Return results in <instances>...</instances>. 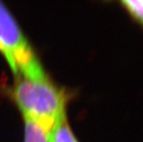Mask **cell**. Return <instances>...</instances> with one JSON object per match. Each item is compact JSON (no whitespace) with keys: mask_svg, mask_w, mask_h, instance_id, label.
<instances>
[{"mask_svg":"<svg viewBox=\"0 0 143 142\" xmlns=\"http://www.w3.org/2000/svg\"><path fill=\"white\" fill-rule=\"evenodd\" d=\"M0 53H1L3 56L4 57V58L6 59V61L8 62V64H9L10 69L11 70L14 72V74L15 75H18L19 74H18V70H17V68L15 66V64L14 62V60L12 59V57H10V55L9 54V52L6 51V49L4 48V46H3V45L1 44V42H0Z\"/></svg>","mask_w":143,"mask_h":142,"instance_id":"cell-6","label":"cell"},{"mask_svg":"<svg viewBox=\"0 0 143 142\" xmlns=\"http://www.w3.org/2000/svg\"><path fill=\"white\" fill-rule=\"evenodd\" d=\"M24 142H51V134L34 121L24 118Z\"/></svg>","mask_w":143,"mask_h":142,"instance_id":"cell-3","label":"cell"},{"mask_svg":"<svg viewBox=\"0 0 143 142\" xmlns=\"http://www.w3.org/2000/svg\"><path fill=\"white\" fill-rule=\"evenodd\" d=\"M50 138L51 142H78L68 124L66 114L64 115L54 126Z\"/></svg>","mask_w":143,"mask_h":142,"instance_id":"cell-4","label":"cell"},{"mask_svg":"<svg viewBox=\"0 0 143 142\" xmlns=\"http://www.w3.org/2000/svg\"><path fill=\"white\" fill-rule=\"evenodd\" d=\"M13 96L23 117L34 121L50 134L58 121L65 115L67 96L46 75L33 79L20 75Z\"/></svg>","mask_w":143,"mask_h":142,"instance_id":"cell-1","label":"cell"},{"mask_svg":"<svg viewBox=\"0 0 143 142\" xmlns=\"http://www.w3.org/2000/svg\"><path fill=\"white\" fill-rule=\"evenodd\" d=\"M128 11L143 25V1H123Z\"/></svg>","mask_w":143,"mask_h":142,"instance_id":"cell-5","label":"cell"},{"mask_svg":"<svg viewBox=\"0 0 143 142\" xmlns=\"http://www.w3.org/2000/svg\"><path fill=\"white\" fill-rule=\"evenodd\" d=\"M0 42L14 60L20 75L31 79L46 75L26 37L2 3H0Z\"/></svg>","mask_w":143,"mask_h":142,"instance_id":"cell-2","label":"cell"}]
</instances>
